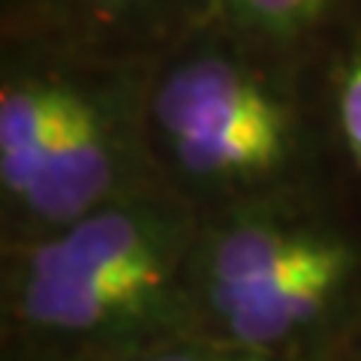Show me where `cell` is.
Here are the masks:
<instances>
[{"mask_svg":"<svg viewBox=\"0 0 361 361\" xmlns=\"http://www.w3.org/2000/svg\"><path fill=\"white\" fill-rule=\"evenodd\" d=\"M58 99L37 178L4 211V247L63 229L85 214L169 187L148 127L154 58H121L54 39Z\"/></svg>","mask_w":361,"mask_h":361,"instance_id":"4","label":"cell"},{"mask_svg":"<svg viewBox=\"0 0 361 361\" xmlns=\"http://www.w3.org/2000/svg\"><path fill=\"white\" fill-rule=\"evenodd\" d=\"M325 361H361V319L341 343H337Z\"/></svg>","mask_w":361,"mask_h":361,"instance_id":"9","label":"cell"},{"mask_svg":"<svg viewBox=\"0 0 361 361\" xmlns=\"http://www.w3.org/2000/svg\"><path fill=\"white\" fill-rule=\"evenodd\" d=\"M292 61L211 18L157 54L148 127L175 193L208 211L307 187L316 123Z\"/></svg>","mask_w":361,"mask_h":361,"instance_id":"3","label":"cell"},{"mask_svg":"<svg viewBox=\"0 0 361 361\" xmlns=\"http://www.w3.org/2000/svg\"><path fill=\"white\" fill-rule=\"evenodd\" d=\"M190 337L325 361L361 319V238L307 187L199 211Z\"/></svg>","mask_w":361,"mask_h":361,"instance_id":"2","label":"cell"},{"mask_svg":"<svg viewBox=\"0 0 361 361\" xmlns=\"http://www.w3.org/2000/svg\"><path fill=\"white\" fill-rule=\"evenodd\" d=\"M196 229L193 202L154 187L4 247L6 329L45 358L85 361H123L190 337Z\"/></svg>","mask_w":361,"mask_h":361,"instance_id":"1","label":"cell"},{"mask_svg":"<svg viewBox=\"0 0 361 361\" xmlns=\"http://www.w3.org/2000/svg\"><path fill=\"white\" fill-rule=\"evenodd\" d=\"M30 33L82 49L157 58L208 21V0H27Z\"/></svg>","mask_w":361,"mask_h":361,"instance_id":"5","label":"cell"},{"mask_svg":"<svg viewBox=\"0 0 361 361\" xmlns=\"http://www.w3.org/2000/svg\"><path fill=\"white\" fill-rule=\"evenodd\" d=\"M329 130L361 178V30L341 51L329 82Z\"/></svg>","mask_w":361,"mask_h":361,"instance_id":"7","label":"cell"},{"mask_svg":"<svg viewBox=\"0 0 361 361\" xmlns=\"http://www.w3.org/2000/svg\"><path fill=\"white\" fill-rule=\"evenodd\" d=\"M349 0H208V18L280 58H298L331 27Z\"/></svg>","mask_w":361,"mask_h":361,"instance_id":"6","label":"cell"},{"mask_svg":"<svg viewBox=\"0 0 361 361\" xmlns=\"http://www.w3.org/2000/svg\"><path fill=\"white\" fill-rule=\"evenodd\" d=\"M123 361H277V358H265V355L247 353V349L199 341V337H180V341L151 346L145 353H135Z\"/></svg>","mask_w":361,"mask_h":361,"instance_id":"8","label":"cell"}]
</instances>
